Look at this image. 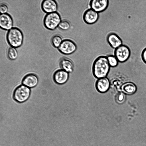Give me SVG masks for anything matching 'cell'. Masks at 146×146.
<instances>
[{"label":"cell","mask_w":146,"mask_h":146,"mask_svg":"<svg viewBox=\"0 0 146 146\" xmlns=\"http://www.w3.org/2000/svg\"><path fill=\"white\" fill-rule=\"evenodd\" d=\"M110 67L107 56H99L93 64L92 72L94 76L98 79L106 77L109 72Z\"/></svg>","instance_id":"cell-1"},{"label":"cell","mask_w":146,"mask_h":146,"mask_svg":"<svg viewBox=\"0 0 146 146\" xmlns=\"http://www.w3.org/2000/svg\"><path fill=\"white\" fill-rule=\"evenodd\" d=\"M6 38L8 43L11 46L17 48L22 45L23 36L20 29L17 27H13L8 31Z\"/></svg>","instance_id":"cell-2"},{"label":"cell","mask_w":146,"mask_h":146,"mask_svg":"<svg viewBox=\"0 0 146 146\" xmlns=\"http://www.w3.org/2000/svg\"><path fill=\"white\" fill-rule=\"evenodd\" d=\"M61 21L60 14L56 12L47 13L44 17L43 23L46 28L53 30L58 27Z\"/></svg>","instance_id":"cell-3"},{"label":"cell","mask_w":146,"mask_h":146,"mask_svg":"<svg viewBox=\"0 0 146 146\" xmlns=\"http://www.w3.org/2000/svg\"><path fill=\"white\" fill-rule=\"evenodd\" d=\"M31 93L29 88L24 85H20L16 88L13 95L15 100L19 103H22L27 100L29 98Z\"/></svg>","instance_id":"cell-4"},{"label":"cell","mask_w":146,"mask_h":146,"mask_svg":"<svg viewBox=\"0 0 146 146\" xmlns=\"http://www.w3.org/2000/svg\"><path fill=\"white\" fill-rule=\"evenodd\" d=\"M130 54L129 48L125 45H121L114 51V56L118 62L121 63L126 62L129 58Z\"/></svg>","instance_id":"cell-5"},{"label":"cell","mask_w":146,"mask_h":146,"mask_svg":"<svg viewBox=\"0 0 146 146\" xmlns=\"http://www.w3.org/2000/svg\"><path fill=\"white\" fill-rule=\"evenodd\" d=\"M58 48L59 51L62 54L69 55L76 51L77 46L76 44L71 40L65 39L63 40Z\"/></svg>","instance_id":"cell-6"},{"label":"cell","mask_w":146,"mask_h":146,"mask_svg":"<svg viewBox=\"0 0 146 146\" xmlns=\"http://www.w3.org/2000/svg\"><path fill=\"white\" fill-rule=\"evenodd\" d=\"M108 4V0H92L90 3L91 8L98 13L105 10Z\"/></svg>","instance_id":"cell-7"},{"label":"cell","mask_w":146,"mask_h":146,"mask_svg":"<svg viewBox=\"0 0 146 146\" xmlns=\"http://www.w3.org/2000/svg\"><path fill=\"white\" fill-rule=\"evenodd\" d=\"M99 17L98 13L91 8L85 12L83 15V19L86 23L92 24L96 22Z\"/></svg>","instance_id":"cell-8"},{"label":"cell","mask_w":146,"mask_h":146,"mask_svg":"<svg viewBox=\"0 0 146 146\" xmlns=\"http://www.w3.org/2000/svg\"><path fill=\"white\" fill-rule=\"evenodd\" d=\"M13 25V20L11 16L7 13L1 14L0 15V26L1 29L10 30Z\"/></svg>","instance_id":"cell-9"},{"label":"cell","mask_w":146,"mask_h":146,"mask_svg":"<svg viewBox=\"0 0 146 146\" xmlns=\"http://www.w3.org/2000/svg\"><path fill=\"white\" fill-rule=\"evenodd\" d=\"M110 82L107 77L98 78L96 83V87L100 92L104 93L107 92L109 89Z\"/></svg>","instance_id":"cell-10"},{"label":"cell","mask_w":146,"mask_h":146,"mask_svg":"<svg viewBox=\"0 0 146 146\" xmlns=\"http://www.w3.org/2000/svg\"><path fill=\"white\" fill-rule=\"evenodd\" d=\"M41 7L43 11L48 13L56 12L58 9V5L55 1L44 0L41 3Z\"/></svg>","instance_id":"cell-11"},{"label":"cell","mask_w":146,"mask_h":146,"mask_svg":"<svg viewBox=\"0 0 146 146\" xmlns=\"http://www.w3.org/2000/svg\"><path fill=\"white\" fill-rule=\"evenodd\" d=\"M68 73L63 69L57 71L54 75L53 78L54 81L58 84H64L67 81L69 78Z\"/></svg>","instance_id":"cell-12"},{"label":"cell","mask_w":146,"mask_h":146,"mask_svg":"<svg viewBox=\"0 0 146 146\" xmlns=\"http://www.w3.org/2000/svg\"><path fill=\"white\" fill-rule=\"evenodd\" d=\"M107 40L111 47L116 49L122 44V41L116 34L111 33L107 36Z\"/></svg>","instance_id":"cell-13"},{"label":"cell","mask_w":146,"mask_h":146,"mask_svg":"<svg viewBox=\"0 0 146 146\" xmlns=\"http://www.w3.org/2000/svg\"><path fill=\"white\" fill-rule=\"evenodd\" d=\"M122 92L127 95H131L135 93L137 90L136 85L133 82H127L124 83L121 87Z\"/></svg>","instance_id":"cell-14"},{"label":"cell","mask_w":146,"mask_h":146,"mask_svg":"<svg viewBox=\"0 0 146 146\" xmlns=\"http://www.w3.org/2000/svg\"><path fill=\"white\" fill-rule=\"evenodd\" d=\"M23 85L29 88L35 86L38 83V79L37 76L33 74H29L26 76L22 80Z\"/></svg>","instance_id":"cell-15"},{"label":"cell","mask_w":146,"mask_h":146,"mask_svg":"<svg viewBox=\"0 0 146 146\" xmlns=\"http://www.w3.org/2000/svg\"><path fill=\"white\" fill-rule=\"evenodd\" d=\"M60 64L62 69L68 73L71 72L73 70V63L72 60L68 58H62L60 60Z\"/></svg>","instance_id":"cell-16"},{"label":"cell","mask_w":146,"mask_h":146,"mask_svg":"<svg viewBox=\"0 0 146 146\" xmlns=\"http://www.w3.org/2000/svg\"><path fill=\"white\" fill-rule=\"evenodd\" d=\"M7 55L9 59L11 60H14L17 58L18 54L15 48L11 46L8 49Z\"/></svg>","instance_id":"cell-17"},{"label":"cell","mask_w":146,"mask_h":146,"mask_svg":"<svg viewBox=\"0 0 146 146\" xmlns=\"http://www.w3.org/2000/svg\"><path fill=\"white\" fill-rule=\"evenodd\" d=\"M62 41L61 36L58 35H54L51 39V43L52 45L55 48H58Z\"/></svg>","instance_id":"cell-18"},{"label":"cell","mask_w":146,"mask_h":146,"mask_svg":"<svg viewBox=\"0 0 146 146\" xmlns=\"http://www.w3.org/2000/svg\"><path fill=\"white\" fill-rule=\"evenodd\" d=\"M107 57L110 66L115 67L117 66L119 62L114 55H110L108 56Z\"/></svg>","instance_id":"cell-19"},{"label":"cell","mask_w":146,"mask_h":146,"mask_svg":"<svg viewBox=\"0 0 146 146\" xmlns=\"http://www.w3.org/2000/svg\"><path fill=\"white\" fill-rule=\"evenodd\" d=\"M70 24L68 21L63 20L61 21L58 27L62 30L66 31L70 28Z\"/></svg>","instance_id":"cell-20"},{"label":"cell","mask_w":146,"mask_h":146,"mask_svg":"<svg viewBox=\"0 0 146 146\" xmlns=\"http://www.w3.org/2000/svg\"><path fill=\"white\" fill-rule=\"evenodd\" d=\"M8 10L7 5L5 4L2 3L1 4L0 6V11L1 14L6 13Z\"/></svg>","instance_id":"cell-21"},{"label":"cell","mask_w":146,"mask_h":146,"mask_svg":"<svg viewBox=\"0 0 146 146\" xmlns=\"http://www.w3.org/2000/svg\"><path fill=\"white\" fill-rule=\"evenodd\" d=\"M124 94L122 92L118 94L116 100L119 103L122 102L124 99Z\"/></svg>","instance_id":"cell-22"},{"label":"cell","mask_w":146,"mask_h":146,"mask_svg":"<svg viewBox=\"0 0 146 146\" xmlns=\"http://www.w3.org/2000/svg\"><path fill=\"white\" fill-rule=\"evenodd\" d=\"M141 56L142 60L146 64V48H145L142 51Z\"/></svg>","instance_id":"cell-23"}]
</instances>
